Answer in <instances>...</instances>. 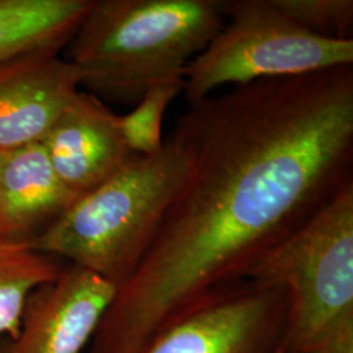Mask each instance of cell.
Listing matches in <instances>:
<instances>
[{
  "mask_svg": "<svg viewBox=\"0 0 353 353\" xmlns=\"http://www.w3.org/2000/svg\"><path fill=\"white\" fill-rule=\"evenodd\" d=\"M189 170L90 353H141L192 303L245 279L353 181V68L263 79L190 105Z\"/></svg>",
  "mask_w": 353,
  "mask_h": 353,
  "instance_id": "cell-1",
  "label": "cell"
},
{
  "mask_svg": "<svg viewBox=\"0 0 353 353\" xmlns=\"http://www.w3.org/2000/svg\"><path fill=\"white\" fill-rule=\"evenodd\" d=\"M225 19L224 0H92L68 61L90 94L137 105L152 85L183 79Z\"/></svg>",
  "mask_w": 353,
  "mask_h": 353,
  "instance_id": "cell-2",
  "label": "cell"
},
{
  "mask_svg": "<svg viewBox=\"0 0 353 353\" xmlns=\"http://www.w3.org/2000/svg\"><path fill=\"white\" fill-rule=\"evenodd\" d=\"M188 170V152L172 134L160 151L137 157L83 195L29 245L118 288L148 252Z\"/></svg>",
  "mask_w": 353,
  "mask_h": 353,
  "instance_id": "cell-3",
  "label": "cell"
},
{
  "mask_svg": "<svg viewBox=\"0 0 353 353\" xmlns=\"http://www.w3.org/2000/svg\"><path fill=\"white\" fill-rule=\"evenodd\" d=\"M245 279L287 292L283 353H353V181Z\"/></svg>",
  "mask_w": 353,
  "mask_h": 353,
  "instance_id": "cell-4",
  "label": "cell"
},
{
  "mask_svg": "<svg viewBox=\"0 0 353 353\" xmlns=\"http://www.w3.org/2000/svg\"><path fill=\"white\" fill-rule=\"evenodd\" d=\"M228 21L186 67L190 105L224 85L353 65V38L321 37L293 23L272 0H224Z\"/></svg>",
  "mask_w": 353,
  "mask_h": 353,
  "instance_id": "cell-5",
  "label": "cell"
},
{
  "mask_svg": "<svg viewBox=\"0 0 353 353\" xmlns=\"http://www.w3.org/2000/svg\"><path fill=\"white\" fill-rule=\"evenodd\" d=\"M287 292L237 279L204 294L141 353H281Z\"/></svg>",
  "mask_w": 353,
  "mask_h": 353,
  "instance_id": "cell-6",
  "label": "cell"
},
{
  "mask_svg": "<svg viewBox=\"0 0 353 353\" xmlns=\"http://www.w3.org/2000/svg\"><path fill=\"white\" fill-rule=\"evenodd\" d=\"M117 287L70 265L34 290L14 338L0 339V353H80L92 341Z\"/></svg>",
  "mask_w": 353,
  "mask_h": 353,
  "instance_id": "cell-7",
  "label": "cell"
},
{
  "mask_svg": "<svg viewBox=\"0 0 353 353\" xmlns=\"http://www.w3.org/2000/svg\"><path fill=\"white\" fill-rule=\"evenodd\" d=\"M54 48L0 61V152L39 143L80 90L81 75Z\"/></svg>",
  "mask_w": 353,
  "mask_h": 353,
  "instance_id": "cell-8",
  "label": "cell"
},
{
  "mask_svg": "<svg viewBox=\"0 0 353 353\" xmlns=\"http://www.w3.org/2000/svg\"><path fill=\"white\" fill-rule=\"evenodd\" d=\"M41 144L55 174L79 198L139 157L123 137L121 115L81 90L57 118Z\"/></svg>",
  "mask_w": 353,
  "mask_h": 353,
  "instance_id": "cell-9",
  "label": "cell"
},
{
  "mask_svg": "<svg viewBox=\"0 0 353 353\" xmlns=\"http://www.w3.org/2000/svg\"><path fill=\"white\" fill-rule=\"evenodd\" d=\"M80 199L55 174L39 143L4 153L0 241L30 243Z\"/></svg>",
  "mask_w": 353,
  "mask_h": 353,
  "instance_id": "cell-10",
  "label": "cell"
},
{
  "mask_svg": "<svg viewBox=\"0 0 353 353\" xmlns=\"http://www.w3.org/2000/svg\"><path fill=\"white\" fill-rule=\"evenodd\" d=\"M92 0H0V61L43 48L62 50Z\"/></svg>",
  "mask_w": 353,
  "mask_h": 353,
  "instance_id": "cell-11",
  "label": "cell"
},
{
  "mask_svg": "<svg viewBox=\"0 0 353 353\" xmlns=\"http://www.w3.org/2000/svg\"><path fill=\"white\" fill-rule=\"evenodd\" d=\"M62 270L57 258L29 243L0 241V339L19 334L29 296Z\"/></svg>",
  "mask_w": 353,
  "mask_h": 353,
  "instance_id": "cell-12",
  "label": "cell"
},
{
  "mask_svg": "<svg viewBox=\"0 0 353 353\" xmlns=\"http://www.w3.org/2000/svg\"><path fill=\"white\" fill-rule=\"evenodd\" d=\"M181 92L183 79L154 84L147 89L131 113L121 115L122 132L131 151L139 156H152L163 148L165 112Z\"/></svg>",
  "mask_w": 353,
  "mask_h": 353,
  "instance_id": "cell-13",
  "label": "cell"
},
{
  "mask_svg": "<svg viewBox=\"0 0 353 353\" xmlns=\"http://www.w3.org/2000/svg\"><path fill=\"white\" fill-rule=\"evenodd\" d=\"M281 12L321 37L348 39L353 26L352 0H272Z\"/></svg>",
  "mask_w": 353,
  "mask_h": 353,
  "instance_id": "cell-14",
  "label": "cell"
},
{
  "mask_svg": "<svg viewBox=\"0 0 353 353\" xmlns=\"http://www.w3.org/2000/svg\"><path fill=\"white\" fill-rule=\"evenodd\" d=\"M6 153V152H4ZM4 153L0 152V181H1V169H3V160H4Z\"/></svg>",
  "mask_w": 353,
  "mask_h": 353,
  "instance_id": "cell-15",
  "label": "cell"
},
{
  "mask_svg": "<svg viewBox=\"0 0 353 353\" xmlns=\"http://www.w3.org/2000/svg\"><path fill=\"white\" fill-rule=\"evenodd\" d=\"M281 353H283V351H281Z\"/></svg>",
  "mask_w": 353,
  "mask_h": 353,
  "instance_id": "cell-16",
  "label": "cell"
}]
</instances>
